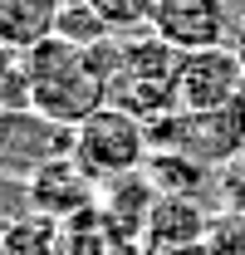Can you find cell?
Wrapping results in <instances>:
<instances>
[{"label":"cell","mask_w":245,"mask_h":255,"mask_svg":"<svg viewBox=\"0 0 245 255\" xmlns=\"http://www.w3.org/2000/svg\"><path fill=\"white\" fill-rule=\"evenodd\" d=\"M25 79H30V108L59 128H79L98 108H108V79L93 49L64 44L54 34L25 49Z\"/></svg>","instance_id":"6da1fadb"},{"label":"cell","mask_w":245,"mask_h":255,"mask_svg":"<svg viewBox=\"0 0 245 255\" xmlns=\"http://www.w3.org/2000/svg\"><path fill=\"white\" fill-rule=\"evenodd\" d=\"M177 69H182V54L167 39H157L152 30L118 34V54H113V74H108V103L132 113L137 123H152V118L177 108Z\"/></svg>","instance_id":"7a4b0ae2"},{"label":"cell","mask_w":245,"mask_h":255,"mask_svg":"<svg viewBox=\"0 0 245 255\" xmlns=\"http://www.w3.org/2000/svg\"><path fill=\"white\" fill-rule=\"evenodd\" d=\"M152 157V142H147V128L137 123L132 113L122 108H98L93 118L74 128V162L89 172L93 182H113V177H132L142 172Z\"/></svg>","instance_id":"3957f363"},{"label":"cell","mask_w":245,"mask_h":255,"mask_svg":"<svg viewBox=\"0 0 245 255\" xmlns=\"http://www.w3.org/2000/svg\"><path fill=\"white\" fill-rule=\"evenodd\" d=\"M245 89V49L216 44L182 54L177 69V108L182 113H226Z\"/></svg>","instance_id":"277c9868"},{"label":"cell","mask_w":245,"mask_h":255,"mask_svg":"<svg viewBox=\"0 0 245 255\" xmlns=\"http://www.w3.org/2000/svg\"><path fill=\"white\" fill-rule=\"evenodd\" d=\"M74 152V128L39 118L34 108H0V172L25 182L44 162Z\"/></svg>","instance_id":"5b68a950"},{"label":"cell","mask_w":245,"mask_h":255,"mask_svg":"<svg viewBox=\"0 0 245 255\" xmlns=\"http://www.w3.org/2000/svg\"><path fill=\"white\" fill-rule=\"evenodd\" d=\"M25 206L64 226V221H74V216L98 206V182L74 162V152H64V157L44 162L39 172L25 177Z\"/></svg>","instance_id":"8992f818"},{"label":"cell","mask_w":245,"mask_h":255,"mask_svg":"<svg viewBox=\"0 0 245 255\" xmlns=\"http://www.w3.org/2000/svg\"><path fill=\"white\" fill-rule=\"evenodd\" d=\"M152 34L167 39L177 54L216 49L231 39V5L226 0H157Z\"/></svg>","instance_id":"52a82bcc"},{"label":"cell","mask_w":245,"mask_h":255,"mask_svg":"<svg viewBox=\"0 0 245 255\" xmlns=\"http://www.w3.org/2000/svg\"><path fill=\"white\" fill-rule=\"evenodd\" d=\"M157 206V187L147 182V172H132V177H113L98 187V216L113 231L122 251H142V231H147V216Z\"/></svg>","instance_id":"ba28073f"},{"label":"cell","mask_w":245,"mask_h":255,"mask_svg":"<svg viewBox=\"0 0 245 255\" xmlns=\"http://www.w3.org/2000/svg\"><path fill=\"white\" fill-rule=\"evenodd\" d=\"M216 211L201 196H157L147 231H142V251H172V246H206Z\"/></svg>","instance_id":"9c48e42d"},{"label":"cell","mask_w":245,"mask_h":255,"mask_svg":"<svg viewBox=\"0 0 245 255\" xmlns=\"http://www.w3.org/2000/svg\"><path fill=\"white\" fill-rule=\"evenodd\" d=\"M59 0H0V44L10 49H34L39 39L54 34Z\"/></svg>","instance_id":"30bf717a"},{"label":"cell","mask_w":245,"mask_h":255,"mask_svg":"<svg viewBox=\"0 0 245 255\" xmlns=\"http://www.w3.org/2000/svg\"><path fill=\"white\" fill-rule=\"evenodd\" d=\"M142 172L157 187V196H201L206 187H216V172L186 152H152Z\"/></svg>","instance_id":"8fae6325"},{"label":"cell","mask_w":245,"mask_h":255,"mask_svg":"<svg viewBox=\"0 0 245 255\" xmlns=\"http://www.w3.org/2000/svg\"><path fill=\"white\" fill-rule=\"evenodd\" d=\"M59 221L39 211H20L0 226V255H59Z\"/></svg>","instance_id":"7c38bea8"},{"label":"cell","mask_w":245,"mask_h":255,"mask_svg":"<svg viewBox=\"0 0 245 255\" xmlns=\"http://www.w3.org/2000/svg\"><path fill=\"white\" fill-rule=\"evenodd\" d=\"M54 39L79 44V49H98V44H108V39H113V30L103 25V15L93 10L89 0H59V15H54Z\"/></svg>","instance_id":"4fadbf2b"},{"label":"cell","mask_w":245,"mask_h":255,"mask_svg":"<svg viewBox=\"0 0 245 255\" xmlns=\"http://www.w3.org/2000/svg\"><path fill=\"white\" fill-rule=\"evenodd\" d=\"M59 255H122V246L113 241V231L103 226L98 211H84V216L64 221V231H59Z\"/></svg>","instance_id":"5bb4252c"},{"label":"cell","mask_w":245,"mask_h":255,"mask_svg":"<svg viewBox=\"0 0 245 255\" xmlns=\"http://www.w3.org/2000/svg\"><path fill=\"white\" fill-rule=\"evenodd\" d=\"M89 5L103 15V25H108L113 34H142V30H152L157 0H89Z\"/></svg>","instance_id":"9a60e30c"},{"label":"cell","mask_w":245,"mask_h":255,"mask_svg":"<svg viewBox=\"0 0 245 255\" xmlns=\"http://www.w3.org/2000/svg\"><path fill=\"white\" fill-rule=\"evenodd\" d=\"M206 251L211 255H245V206H216Z\"/></svg>","instance_id":"2e32d148"},{"label":"cell","mask_w":245,"mask_h":255,"mask_svg":"<svg viewBox=\"0 0 245 255\" xmlns=\"http://www.w3.org/2000/svg\"><path fill=\"white\" fill-rule=\"evenodd\" d=\"M0 108H30L25 49H10V44H0Z\"/></svg>","instance_id":"e0dca14e"},{"label":"cell","mask_w":245,"mask_h":255,"mask_svg":"<svg viewBox=\"0 0 245 255\" xmlns=\"http://www.w3.org/2000/svg\"><path fill=\"white\" fill-rule=\"evenodd\" d=\"M20 211H30L25 206V182H15V177L0 172V226L10 221V216H20Z\"/></svg>","instance_id":"ac0fdd59"},{"label":"cell","mask_w":245,"mask_h":255,"mask_svg":"<svg viewBox=\"0 0 245 255\" xmlns=\"http://www.w3.org/2000/svg\"><path fill=\"white\" fill-rule=\"evenodd\" d=\"M137 255H211L206 246H172V251H137Z\"/></svg>","instance_id":"d6986e66"}]
</instances>
